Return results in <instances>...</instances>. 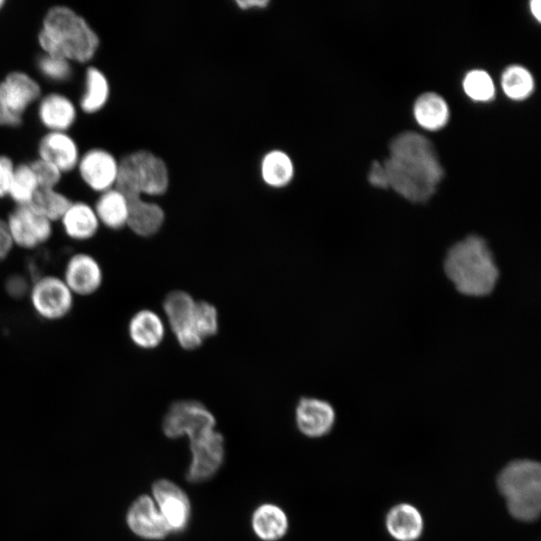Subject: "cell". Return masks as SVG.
Returning <instances> with one entry per match:
<instances>
[{
  "label": "cell",
  "instance_id": "6da1fadb",
  "mask_svg": "<svg viewBox=\"0 0 541 541\" xmlns=\"http://www.w3.org/2000/svg\"><path fill=\"white\" fill-rule=\"evenodd\" d=\"M382 166L387 187L413 204L427 203L444 176L432 144L414 132L392 141L390 156Z\"/></svg>",
  "mask_w": 541,
  "mask_h": 541
},
{
  "label": "cell",
  "instance_id": "7a4b0ae2",
  "mask_svg": "<svg viewBox=\"0 0 541 541\" xmlns=\"http://www.w3.org/2000/svg\"><path fill=\"white\" fill-rule=\"evenodd\" d=\"M443 270L455 291L468 298L490 296L500 279L494 254L478 235L454 243L445 254Z\"/></svg>",
  "mask_w": 541,
  "mask_h": 541
},
{
  "label": "cell",
  "instance_id": "3957f363",
  "mask_svg": "<svg viewBox=\"0 0 541 541\" xmlns=\"http://www.w3.org/2000/svg\"><path fill=\"white\" fill-rule=\"evenodd\" d=\"M39 44L47 56L86 64L96 56L100 39L83 17L71 8L59 6L47 13Z\"/></svg>",
  "mask_w": 541,
  "mask_h": 541
},
{
  "label": "cell",
  "instance_id": "277c9868",
  "mask_svg": "<svg viewBox=\"0 0 541 541\" xmlns=\"http://www.w3.org/2000/svg\"><path fill=\"white\" fill-rule=\"evenodd\" d=\"M497 487L509 513L517 520L535 521L541 510V466L521 459L506 465L497 477Z\"/></svg>",
  "mask_w": 541,
  "mask_h": 541
},
{
  "label": "cell",
  "instance_id": "5b68a950",
  "mask_svg": "<svg viewBox=\"0 0 541 541\" xmlns=\"http://www.w3.org/2000/svg\"><path fill=\"white\" fill-rule=\"evenodd\" d=\"M27 300L39 319L56 323L71 316L77 298L61 275L45 273L33 278Z\"/></svg>",
  "mask_w": 541,
  "mask_h": 541
},
{
  "label": "cell",
  "instance_id": "8992f818",
  "mask_svg": "<svg viewBox=\"0 0 541 541\" xmlns=\"http://www.w3.org/2000/svg\"><path fill=\"white\" fill-rule=\"evenodd\" d=\"M42 94L41 86L28 74L14 72L0 83V127L22 125L26 111Z\"/></svg>",
  "mask_w": 541,
  "mask_h": 541
},
{
  "label": "cell",
  "instance_id": "52a82bcc",
  "mask_svg": "<svg viewBox=\"0 0 541 541\" xmlns=\"http://www.w3.org/2000/svg\"><path fill=\"white\" fill-rule=\"evenodd\" d=\"M213 413L198 401L174 403L165 415L163 431L170 439L188 437L190 442L216 430Z\"/></svg>",
  "mask_w": 541,
  "mask_h": 541
},
{
  "label": "cell",
  "instance_id": "ba28073f",
  "mask_svg": "<svg viewBox=\"0 0 541 541\" xmlns=\"http://www.w3.org/2000/svg\"><path fill=\"white\" fill-rule=\"evenodd\" d=\"M6 222L16 250L37 251L48 245L55 234V224L30 205L16 207Z\"/></svg>",
  "mask_w": 541,
  "mask_h": 541
},
{
  "label": "cell",
  "instance_id": "9c48e42d",
  "mask_svg": "<svg viewBox=\"0 0 541 541\" xmlns=\"http://www.w3.org/2000/svg\"><path fill=\"white\" fill-rule=\"evenodd\" d=\"M61 277L77 299L94 297L105 283L101 261L85 251L76 252L67 258Z\"/></svg>",
  "mask_w": 541,
  "mask_h": 541
},
{
  "label": "cell",
  "instance_id": "30bf717a",
  "mask_svg": "<svg viewBox=\"0 0 541 541\" xmlns=\"http://www.w3.org/2000/svg\"><path fill=\"white\" fill-rule=\"evenodd\" d=\"M191 462L186 474L191 483H202L213 478L225 460V439L215 430L190 442Z\"/></svg>",
  "mask_w": 541,
  "mask_h": 541
},
{
  "label": "cell",
  "instance_id": "8fae6325",
  "mask_svg": "<svg viewBox=\"0 0 541 541\" xmlns=\"http://www.w3.org/2000/svg\"><path fill=\"white\" fill-rule=\"evenodd\" d=\"M152 497L171 533H180L188 528L192 505L188 494L177 483L168 479L156 481Z\"/></svg>",
  "mask_w": 541,
  "mask_h": 541
},
{
  "label": "cell",
  "instance_id": "7c38bea8",
  "mask_svg": "<svg viewBox=\"0 0 541 541\" xmlns=\"http://www.w3.org/2000/svg\"><path fill=\"white\" fill-rule=\"evenodd\" d=\"M195 306L196 301L184 291L170 293L164 302L169 324L178 343L185 350H195L203 343L193 324Z\"/></svg>",
  "mask_w": 541,
  "mask_h": 541
},
{
  "label": "cell",
  "instance_id": "4fadbf2b",
  "mask_svg": "<svg viewBox=\"0 0 541 541\" xmlns=\"http://www.w3.org/2000/svg\"><path fill=\"white\" fill-rule=\"evenodd\" d=\"M124 160L129 165L142 195L162 196L170 185L166 163L154 154L146 151L133 153Z\"/></svg>",
  "mask_w": 541,
  "mask_h": 541
},
{
  "label": "cell",
  "instance_id": "5bb4252c",
  "mask_svg": "<svg viewBox=\"0 0 541 541\" xmlns=\"http://www.w3.org/2000/svg\"><path fill=\"white\" fill-rule=\"evenodd\" d=\"M120 162L108 151L93 149L81 157L78 170L84 183L97 193L116 186Z\"/></svg>",
  "mask_w": 541,
  "mask_h": 541
},
{
  "label": "cell",
  "instance_id": "9a60e30c",
  "mask_svg": "<svg viewBox=\"0 0 541 541\" xmlns=\"http://www.w3.org/2000/svg\"><path fill=\"white\" fill-rule=\"evenodd\" d=\"M296 425L299 431L309 438H321L328 435L336 422V411L326 400L304 397L300 399L295 411Z\"/></svg>",
  "mask_w": 541,
  "mask_h": 541
},
{
  "label": "cell",
  "instance_id": "2e32d148",
  "mask_svg": "<svg viewBox=\"0 0 541 541\" xmlns=\"http://www.w3.org/2000/svg\"><path fill=\"white\" fill-rule=\"evenodd\" d=\"M127 523L137 536L147 540H163L171 534L152 495H142L134 501Z\"/></svg>",
  "mask_w": 541,
  "mask_h": 541
},
{
  "label": "cell",
  "instance_id": "e0dca14e",
  "mask_svg": "<svg viewBox=\"0 0 541 541\" xmlns=\"http://www.w3.org/2000/svg\"><path fill=\"white\" fill-rule=\"evenodd\" d=\"M59 223L65 236L79 244L93 241L102 228L94 206L85 202H73Z\"/></svg>",
  "mask_w": 541,
  "mask_h": 541
},
{
  "label": "cell",
  "instance_id": "ac0fdd59",
  "mask_svg": "<svg viewBox=\"0 0 541 541\" xmlns=\"http://www.w3.org/2000/svg\"><path fill=\"white\" fill-rule=\"evenodd\" d=\"M40 159L51 163L63 174L78 168L81 156L76 141L67 133L50 132L39 146Z\"/></svg>",
  "mask_w": 541,
  "mask_h": 541
},
{
  "label": "cell",
  "instance_id": "d6986e66",
  "mask_svg": "<svg viewBox=\"0 0 541 541\" xmlns=\"http://www.w3.org/2000/svg\"><path fill=\"white\" fill-rule=\"evenodd\" d=\"M128 335L136 347L142 350H153L164 341L165 324L156 312L143 309L136 312L130 319Z\"/></svg>",
  "mask_w": 541,
  "mask_h": 541
},
{
  "label": "cell",
  "instance_id": "ffe728a7",
  "mask_svg": "<svg viewBox=\"0 0 541 541\" xmlns=\"http://www.w3.org/2000/svg\"><path fill=\"white\" fill-rule=\"evenodd\" d=\"M388 533L398 541H415L424 530V519L414 505L400 503L393 506L385 519Z\"/></svg>",
  "mask_w": 541,
  "mask_h": 541
},
{
  "label": "cell",
  "instance_id": "44dd1931",
  "mask_svg": "<svg viewBox=\"0 0 541 541\" xmlns=\"http://www.w3.org/2000/svg\"><path fill=\"white\" fill-rule=\"evenodd\" d=\"M251 525L260 540L279 541L288 533L289 518L279 505L263 503L254 510Z\"/></svg>",
  "mask_w": 541,
  "mask_h": 541
},
{
  "label": "cell",
  "instance_id": "7402d4cb",
  "mask_svg": "<svg viewBox=\"0 0 541 541\" xmlns=\"http://www.w3.org/2000/svg\"><path fill=\"white\" fill-rule=\"evenodd\" d=\"M39 118L51 132L67 133L76 123L77 109L68 97L50 94L40 103Z\"/></svg>",
  "mask_w": 541,
  "mask_h": 541
},
{
  "label": "cell",
  "instance_id": "603a6c76",
  "mask_svg": "<svg viewBox=\"0 0 541 541\" xmlns=\"http://www.w3.org/2000/svg\"><path fill=\"white\" fill-rule=\"evenodd\" d=\"M129 204L127 228L141 238H151L157 235L165 223L163 209L155 203L144 201L143 198L129 202Z\"/></svg>",
  "mask_w": 541,
  "mask_h": 541
},
{
  "label": "cell",
  "instance_id": "cb8c5ba5",
  "mask_svg": "<svg viewBox=\"0 0 541 541\" xmlns=\"http://www.w3.org/2000/svg\"><path fill=\"white\" fill-rule=\"evenodd\" d=\"M94 209L101 227L111 231H121L127 228L130 204L115 188L100 194Z\"/></svg>",
  "mask_w": 541,
  "mask_h": 541
},
{
  "label": "cell",
  "instance_id": "d4e9b609",
  "mask_svg": "<svg viewBox=\"0 0 541 541\" xmlns=\"http://www.w3.org/2000/svg\"><path fill=\"white\" fill-rule=\"evenodd\" d=\"M414 117L422 128L437 131L447 124L449 109L441 96L435 93H426L415 102Z\"/></svg>",
  "mask_w": 541,
  "mask_h": 541
},
{
  "label": "cell",
  "instance_id": "484cf974",
  "mask_svg": "<svg viewBox=\"0 0 541 541\" xmlns=\"http://www.w3.org/2000/svg\"><path fill=\"white\" fill-rule=\"evenodd\" d=\"M110 84L105 74L90 67L86 74V90L81 100V108L87 114L100 112L110 98Z\"/></svg>",
  "mask_w": 541,
  "mask_h": 541
},
{
  "label": "cell",
  "instance_id": "4316f807",
  "mask_svg": "<svg viewBox=\"0 0 541 541\" xmlns=\"http://www.w3.org/2000/svg\"><path fill=\"white\" fill-rule=\"evenodd\" d=\"M264 182L273 188H284L294 178V165L284 152L273 151L265 156L261 167Z\"/></svg>",
  "mask_w": 541,
  "mask_h": 541
},
{
  "label": "cell",
  "instance_id": "83f0119b",
  "mask_svg": "<svg viewBox=\"0 0 541 541\" xmlns=\"http://www.w3.org/2000/svg\"><path fill=\"white\" fill-rule=\"evenodd\" d=\"M73 201L57 189L39 188L31 207L52 223L60 222Z\"/></svg>",
  "mask_w": 541,
  "mask_h": 541
},
{
  "label": "cell",
  "instance_id": "f1b7e54d",
  "mask_svg": "<svg viewBox=\"0 0 541 541\" xmlns=\"http://www.w3.org/2000/svg\"><path fill=\"white\" fill-rule=\"evenodd\" d=\"M39 188L37 178L31 165L23 164L16 166L8 197L16 203L17 207L29 206Z\"/></svg>",
  "mask_w": 541,
  "mask_h": 541
},
{
  "label": "cell",
  "instance_id": "f546056e",
  "mask_svg": "<svg viewBox=\"0 0 541 541\" xmlns=\"http://www.w3.org/2000/svg\"><path fill=\"white\" fill-rule=\"evenodd\" d=\"M501 86L505 95L514 101L528 98L534 89V80L528 70L521 66L508 67L502 74Z\"/></svg>",
  "mask_w": 541,
  "mask_h": 541
},
{
  "label": "cell",
  "instance_id": "4dcf8cb0",
  "mask_svg": "<svg viewBox=\"0 0 541 541\" xmlns=\"http://www.w3.org/2000/svg\"><path fill=\"white\" fill-rule=\"evenodd\" d=\"M463 89L466 95L476 102H488L495 96V87L491 77L481 70H474L466 75Z\"/></svg>",
  "mask_w": 541,
  "mask_h": 541
},
{
  "label": "cell",
  "instance_id": "1f68e13d",
  "mask_svg": "<svg viewBox=\"0 0 541 541\" xmlns=\"http://www.w3.org/2000/svg\"><path fill=\"white\" fill-rule=\"evenodd\" d=\"M193 324L203 341L216 335L219 329V318L215 306L204 301L196 302Z\"/></svg>",
  "mask_w": 541,
  "mask_h": 541
},
{
  "label": "cell",
  "instance_id": "d6a6232c",
  "mask_svg": "<svg viewBox=\"0 0 541 541\" xmlns=\"http://www.w3.org/2000/svg\"><path fill=\"white\" fill-rule=\"evenodd\" d=\"M38 67L42 75L57 83L68 82L73 76L72 63L44 55L38 62Z\"/></svg>",
  "mask_w": 541,
  "mask_h": 541
},
{
  "label": "cell",
  "instance_id": "836d02e7",
  "mask_svg": "<svg viewBox=\"0 0 541 541\" xmlns=\"http://www.w3.org/2000/svg\"><path fill=\"white\" fill-rule=\"evenodd\" d=\"M40 188L57 189L63 178V173L54 165L42 159L30 164Z\"/></svg>",
  "mask_w": 541,
  "mask_h": 541
},
{
  "label": "cell",
  "instance_id": "e575fe53",
  "mask_svg": "<svg viewBox=\"0 0 541 541\" xmlns=\"http://www.w3.org/2000/svg\"><path fill=\"white\" fill-rule=\"evenodd\" d=\"M33 278L24 273H13L5 280V292L13 300L28 299Z\"/></svg>",
  "mask_w": 541,
  "mask_h": 541
},
{
  "label": "cell",
  "instance_id": "d590c367",
  "mask_svg": "<svg viewBox=\"0 0 541 541\" xmlns=\"http://www.w3.org/2000/svg\"><path fill=\"white\" fill-rule=\"evenodd\" d=\"M15 170L16 165L11 158L0 156V199L9 196Z\"/></svg>",
  "mask_w": 541,
  "mask_h": 541
},
{
  "label": "cell",
  "instance_id": "8d00e7d4",
  "mask_svg": "<svg viewBox=\"0 0 541 541\" xmlns=\"http://www.w3.org/2000/svg\"><path fill=\"white\" fill-rule=\"evenodd\" d=\"M15 250L6 219L0 218V264L7 262Z\"/></svg>",
  "mask_w": 541,
  "mask_h": 541
},
{
  "label": "cell",
  "instance_id": "74e56055",
  "mask_svg": "<svg viewBox=\"0 0 541 541\" xmlns=\"http://www.w3.org/2000/svg\"><path fill=\"white\" fill-rule=\"evenodd\" d=\"M370 184L379 189H388L382 164L374 162L368 175Z\"/></svg>",
  "mask_w": 541,
  "mask_h": 541
},
{
  "label": "cell",
  "instance_id": "f35d334b",
  "mask_svg": "<svg viewBox=\"0 0 541 541\" xmlns=\"http://www.w3.org/2000/svg\"><path fill=\"white\" fill-rule=\"evenodd\" d=\"M269 5L268 2H258V0H254V2H239L238 6L243 10H249L252 8H259L263 9Z\"/></svg>",
  "mask_w": 541,
  "mask_h": 541
},
{
  "label": "cell",
  "instance_id": "ab89813d",
  "mask_svg": "<svg viewBox=\"0 0 541 541\" xmlns=\"http://www.w3.org/2000/svg\"><path fill=\"white\" fill-rule=\"evenodd\" d=\"M530 12H531L532 16L538 22H540V20H541V4H540V0H532V2L530 3Z\"/></svg>",
  "mask_w": 541,
  "mask_h": 541
},
{
  "label": "cell",
  "instance_id": "60d3db41",
  "mask_svg": "<svg viewBox=\"0 0 541 541\" xmlns=\"http://www.w3.org/2000/svg\"><path fill=\"white\" fill-rule=\"evenodd\" d=\"M6 5V2L4 0H0V10H2Z\"/></svg>",
  "mask_w": 541,
  "mask_h": 541
}]
</instances>
